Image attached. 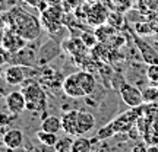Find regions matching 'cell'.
<instances>
[{"mask_svg": "<svg viewBox=\"0 0 158 152\" xmlns=\"http://www.w3.org/2000/svg\"><path fill=\"white\" fill-rule=\"evenodd\" d=\"M9 21H10L12 29L19 35H22L25 39L34 41L38 38L41 27H40L38 21L32 15H29L28 12L15 7L9 12Z\"/></svg>", "mask_w": 158, "mask_h": 152, "instance_id": "obj_1", "label": "cell"}, {"mask_svg": "<svg viewBox=\"0 0 158 152\" xmlns=\"http://www.w3.org/2000/svg\"><path fill=\"white\" fill-rule=\"evenodd\" d=\"M22 92L27 100V111L29 113H44L48 105V98L43 86L32 78H28L22 85Z\"/></svg>", "mask_w": 158, "mask_h": 152, "instance_id": "obj_2", "label": "cell"}, {"mask_svg": "<svg viewBox=\"0 0 158 152\" xmlns=\"http://www.w3.org/2000/svg\"><path fill=\"white\" fill-rule=\"evenodd\" d=\"M32 68L31 66H25V64H12L5 70V80L7 85L16 86V85H22L27 79L31 76Z\"/></svg>", "mask_w": 158, "mask_h": 152, "instance_id": "obj_3", "label": "cell"}, {"mask_svg": "<svg viewBox=\"0 0 158 152\" xmlns=\"http://www.w3.org/2000/svg\"><path fill=\"white\" fill-rule=\"evenodd\" d=\"M122 101L127 105L129 108H139L143 102V97H142V91L130 84H122L120 89H118Z\"/></svg>", "mask_w": 158, "mask_h": 152, "instance_id": "obj_4", "label": "cell"}, {"mask_svg": "<svg viewBox=\"0 0 158 152\" xmlns=\"http://www.w3.org/2000/svg\"><path fill=\"white\" fill-rule=\"evenodd\" d=\"M132 38H133V43H135L138 51L141 53V57L143 63L147 64H158V51L154 48L151 44H148L145 39L141 38V35L136 34V32H132Z\"/></svg>", "mask_w": 158, "mask_h": 152, "instance_id": "obj_5", "label": "cell"}, {"mask_svg": "<svg viewBox=\"0 0 158 152\" xmlns=\"http://www.w3.org/2000/svg\"><path fill=\"white\" fill-rule=\"evenodd\" d=\"M6 108L13 117L22 114L27 110V100L22 91H12L6 95Z\"/></svg>", "mask_w": 158, "mask_h": 152, "instance_id": "obj_6", "label": "cell"}, {"mask_svg": "<svg viewBox=\"0 0 158 152\" xmlns=\"http://www.w3.org/2000/svg\"><path fill=\"white\" fill-rule=\"evenodd\" d=\"M62 89L69 98H84L85 92L82 89V86L79 84L78 79V72L76 73H70L63 79L62 82Z\"/></svg>", "mask_w": 158, "mask_h": 152, "instance_id": "obj_7", "label": "cell"}, {"mask_svg": "<svg viewBox=\"0 0 158 152\" xmlns=\"http://www.w3.org/2000/svg\"><path fill=\"white\" fill-rule=\"evenodd\" d=\"M43 22L51 32L62 27V9L59 6H50L43 12Z\"/></svg>", "mask_w": 158, "mask_h": 152, "instance_id": "obj_8", "label": "cell"}, {"mask_svg": "<svg viewBox=\"0 0 158 152\" xmlns=\"http://www.w3.org/2000/svg\"><path fill=\"white\" fill-rule=\"evenodd\" d=\"M60 44H57L56 41H47L44 45H41L38 50V57H37V63L38 64H45L47 62H50L53 59H56L60 54Z\"/></svg>", "mask_w": 158, "mask_h": 152, "instance_id": "obj_9", "label": "cell"}, {"mask_svg": "<svg viewBox=\"0 0 158 152\" xmlns=\"http://www.w3.org/2000/svg\"><path fill=\"white\" fill-rule=\"evenodd\" d=\"M27 43H28V39H25L22 35L15 32L13 29L9 31V32H6L3 35V38H2V45L6 47L10 53H16V51L22 50L23 47L27 45Z\"/></svg>", "mask_w": 158, "mask_h": 152, "instance_id": "obj_10", "label": "cell"}, {"mask_svg": "<svg viewBox=\"0 0 158 152\" xmlns=\"http://www.w3.org/2000/svg\"><path fill=\"white\" fill-rule=\"evenodd\" d=\"M79 110H69L62 116V132L69 136H78Z\"/></svg>", "mask_w": 158, "mask_h": 152, "instance_id": "obj_11", "label": "cell"}, {"mask_svg": "<svg viewBox=\"0 0 158 152\" xmlns=\"http://www.w3.org/2000/svg\"><path fill=\"white\" fill-rule=\"evenodd\" d=\"M95 116L94 114L84 111V110H79L78 114V135H86L95 129Z\"/></svg>", "mask_w": 158, "mask_h": 152, "instance_id": "obj_12", "label": "cell"}, {"mask_svg": "<svg viewBox=\"0 0 158 152\" xmlns=\"http://www.w3.org/2000/svg\"><path fill=\"white\" fill-rule=\"evenodd\" d=\"M108 18V12L107 9L101 5V3H97V5L91 6L88 9V15H86V21L89 22V25H102V23L107 21Z\"/></svg>", "mask_w": 158, "mask_h": 152, "instance_id": "obj_13", "label": "cell"}, {"mask_svg": "<svg viewBox=\"0 0 158 152\" xmlns=\"http://www.w3.org/2000/svg\"><path fill=\"white\" fill-rule=\"evenodd\" d=\"M23 141H25V136H23V132L19 129H9L3 135V145H5L7 149H18L23 145Z\"/></svg>", "mask_w": 158, "mask_h": 152, "instance_id": "obj_14", "label": "cell"}, {"mask_svg": "<svg viewBox=\"0 0 158 152\" xmlns=\"http://www.w3.org/2000/svg\"><path fill=\"white\" fill-rule=\"evenodd\" d=\"M78 79H79V84L82 86V89L85 92V97H89L92 95L97 89V80L95 76L88 72V70H81L78 72Z\"/></svg>", "mask_w": 158, "mask_h": 152, "instance_id": "obj_15", "label": "cell"}, {"mask_svg": "<svg viewBox=\"0 0 158 152\" xmlns=\"http://www.w3.org/2000/svg\"><path fill=\"white\" fill-rule=\"evenodd\" d=\"M64 50L69 51V54H72L73 57H82L85 56V53H86V48H88V45L85 44L82 38H69L64 44Z\"/></svg>", "mask_w": 158, "mask_h": 152, "instance_id": "obj_16", "label": "cell"}, {"mask_svg": "<svg viewBox=\"0 0 158 152\" xmlns=\"http://www.w3.org/2000/svg\"><path fill=\"white\" fill-rule=\"evenodd\" d=\"M40 129L45 130V132H51V133H60L62 132V117L50 114V116H45L41 121Z\"/></svg>", "mask_w": 158, "mask_h": 152, "instance_id": "obj_17", "label": "cell"}, {"mask_svg": "<svg viewBox=\"0 0 158 152\" xmlns=\"http://www.w3.org/2000/svg\"><path fill=\"white\" fill-rule=\"evenodd\" d=\"M35 136H37V139H38L40 143L44 145V146H47V148H54V145H56L57 141H59L57 133L45 132V130H43V129H40L38 132L35 133Z\"/></svg>", "mask_w": 158, "mask_h": 152, "instance_id": "obj_18", "label": "cell"}, {"mask_svg": "<svg viewBox=\"0 0 158 152\" xmlns=\"http://www.w3.org/2000/svg\"><path fill=\"white\" fill-rule=\"evenodd\" d=\"M91 149H92V139H88L84 135H79V138L73 139L70 152H89Z\"/></svg>", "mask_w": 158, "mask_h": 152, "instance_id": "obj_19", "label": "cell"}, {"mask_svg": "<svg viewBox=\"0 0 158 152\" xmlns=\"http://www.w3.org/2000/svg\"><path fill=\"white\" fill-rule=\"evenodd\" d=\"M142 97H143V102L147 104H154L158 101V86L149 85L147 88L142 89Z\"/></svg>", "mask_w": 158, "mask_h": 152, "instance_id": "obj_20", "label": "cell"}, {"mask_svg": "<svg viewBox=\"0 0 158 152\" xmlns=\"http://www.w3.org/2000/svg\"><path fill=\"white\" fill-rule=\"evenodd\" d=\"M147 80L154 86H158V64H148L147 70Z\"/></svg>", "mask_w": 158, "mask_h": 152, "instance_id": "obj_21", "label": "cell"}, {"mask_svg": "<svg viewBox=\"0 0 158 152\" xmlns=\"http://www.w3.org/2000/svg\"><path fill=\"white\" fill-rule=\"evenodd\" d=\"M72 143H73V139H70L69 135H66V138H62L57 141V143L54 145V149L57 152H69L72 151Z\"/></svg>", "mask_w": 158, "mask_h": 152, "instance_id": "obj_22", "label": "cell"}, {"mask_svg": "<svg viewBox=\"0 0 158 152\" xmlns=\"http://www.w3.org/2000/svg\"><path fill=\"white\" fill-rule=\"evenodd\" d=\"M10 57H12V53H10V51L7 50L6 47L0 45V66L10 62Z\"/></svg>", "mask_w": 158, "mask_h": 152, "instance_id": "obj_23", "label": "cell"}, {"mask_svg": "<svg viewBox=\"0 0 158 152\" xmlns=\"http://www.w3.org/2000/svg\"><path fill=\"white\" fill-rule=\"evenodd\" d=\"M81 38H82V41H84V43H85L86 45H88V47L94 45V44L97 43V41H98V39H97V37H95V34L91 35V34H86V32H84Z\"/></svg>", "mask_w": 158, "mask_h": 152, "instance_id": "obj_24", "label": "cell"}, {"mask_svg": "<svg viewBox=\"0 0 158 152\" xmlns=\"http://www.w3.org/2000/svg\"><path fill=\"white\" fill-rule=\"evenodd\" d=\"M29 5H32V6H38V0H27Z\"/></svg>", "mask_w": 158, "mask_h": 152, "instance_id": "obj_25", "label": "cell"}, {"mask_svg": "<svg viewBox=\"0 0 158 152\" xmlns=\"http://www.w3.org/2000/svg\"><path fill=\"white\" fill-rule=\"evenodd\" d=\"M0 82H2V73H0Z\"/></svg>", "mask_w": 158, "mask_h": 152, "instance_id": "obj_26", "label": "cell"}, {"mask_svg": "<svg viewBox=\"0 0 158 152\" xmlns=\"http://www.w3.org/2000/svg\"><path fill=\"white\" fill-rule=\"evenodd\" d=\"M0 100H2V92H0Z\"/></svg>", "mask_w": 158, "mask_h": 152, "instance_id": "obj_27", "label": "cell"}]
</instances>
